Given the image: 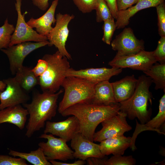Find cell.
I'll list each match as a JSON object with an SVG mask.
<instances>
[{
  "label": "cell",
  "mask_w": 165,
  "mask_h": 165,
  "mask_svg": "<svg viewBox=\"0 0 165 165\" xmlns=\"http://www.w3.org/2000/svg\"><path fill=\"white\" fill-rule=\"evenodd\" d=\"M15 28L13 25L9 23L7 18L5 21L4 24L0 27V50L9 46Z\"/></svg>",
  "instance_id": "obj_27"
},
{
  "label": "cell",
  "mask_w": 165,
  "mask_h": 165,
  "mask_svg": "<svg viewBox=\"0 0 165 165\" xmlns=\"http://www.w3.org/2000/svg\"><path fill=\"white\" fill-rule=\"evenodd\" d=\"M45 126L44 133H50L58 136L67 142L71 141L77 134L80 133L79 121L74 116L61 121L54 122L48 121Z\"/></svg>",
  "instance_id": "obj_14"
},
{
  "label": "cell",
  "mask_w": 165,
  "mask_h": 165,
  "mask_svg": "<svg viewBox=\"0 0 165 165\" xmlns=\"http://www.w3.org/2000/svg\"><path fill=\"white\" fill-rule=\"evenodd\" d=\"M165 0H139L134 6L127 9L119 11L115 22L116 28L120 29L125 28L129 23L131 17L143 9L156 7L159 4L164 2Z\"/></svg>",
  "instance_id": "obj_19"
},
{
  "label": "cell",
  "mask_w": 165,
  "mask_h": 165,
  "mask_svg": "<svg viewBox=\"0 0 165 165\" xmlns=\"http://www.w3.org/2000/svg\"><path fill=\"white\" fill-rule=\"evenodd\" d=\"M71 141V147L74 150V158L86 161L90 157H105L101 151L99 144L86 138L80 133L77 134Z\"/></svg>",
  "instance_id": "obj_16"
},
{
  "label": "cell",
  "mask_w": 165,
  "mask_h": 165,
  "mask_svg": "<svg viewBox=\"0 0 165 165\" xmlns=\"http://www.w3.org/2000/svg\"><path fill=\"white\" fill-rule=\"evenodd\" d=\"M49 161L52 165H83L86 163V161L85 160H81L75 161L72 163L62 162L53 160H50Z\"/></svg>",
  "instance_id": "obj_40"
},
{
  "label": "cell",
  "mask_w": 165,
  "mask_h": 165,
  "mask_svg": "<svg viewBox=\"0 0 165 165\" xmlns=\"http://www.w3.org/2000/svg\"><path fill=\"white\" fill-rule=\"evenodd\" d=\"M98 157H90L86 160L87 164L88 165H105V161L106 159Z\"/></svg>",
  "instance_id": "obj_39"
},
{
  "label": "cell",
  "mask_w": 165,
  "mask_h": 165,
  "mask_svg": "<svg viewBox=\"0 0 165 165\" xmlns=\"http://www.w3.org/2000/svg\"><path fill=\"white\" fill-rule=\"evenodd\" d=\"M114 19L112 17L104 21L102 27L104 34L102 40L109 45L111 44L114 33L116 28Z\"/></svg>",
  "instance_id": "obj_29"
},
{
  "label": "cell",
  "mask_w": 165,
  "mask_h": 165,
  "mask_svg": "<svg viewBox=\"0 0 165 165\" xmlns=\"http://www.w3.org/2000/svg\"><path fill=\"white\" fill-rule=\"evenodd\" d=\"M153 53L157 62L160 64L165 63V36L161 37L157 47Z\"/></svg>",
  "instance_id": "obj_33"
},
{
  "label": "cell",
  "mask_w": 165,
  "mask_h": 165,
  "mask_svg": "<svg viewBox=\"0 0 165 165\" xmlns=\"http://www.w3.org/2000/svg\"><path fill=\"white\" fill-rule=\"evenodd\" d=\"M6 85L5 89L0 91V110L7 107L23 104L30 97L14 77L2 80Z\"/></svg>",
  "instance_id": "obj_13"
},
{
  "label": "cell",
  "mask_w": 165,
  "mask_h": 165,
  "mask_svg": "<svg viewBox=\"0 0 165 165\" xmlns=\"http://www.w3.org/2000/svg\"><path fill=\"white\" fill-rule=\"evenodd\" d=\"M74 17L73 14H63L60 13L57 14L55 25L47 37L49 42L48 46H54L57 50L68 60H72V58L66 48L69 33L68 25Z\"/></svg>",
  "instance_id": "obj_6"
},
{
  "label": "cell",
  "mask_w": 165,
  "mask_h": 165,
  "mask_svg": "<svg viewBox=\"0 0 165 165\" xmlns=\"http://www.w3.org/2000/svg\"><path fill=\"white\" fill-rule=\"evenodd\" d=\"M48 40L39 42H27L9 46L2 51L7 56L11 73L15 75L17 71L23 66L26 57L36 50L49 45Z\"/></svg>",
  "instance_id": "obj_9"
},
{
  "label": "cell",
  "mask_w": 165,
  "mask_h": 165,
  "mask_svg": "<svg viewBox=\"0 0 165 165\" xmlns=\"http://www.w3.org/2000/svg\"><path fill=\"white\" fill-rule=\"evenodd\" d=\"M109 7L112 13V16L116 19L118 14L116 0H104Z\"/></svg>",
  "instance_id": "obj_37"
},
{
  "label": "cell",
  "mask_w": 165,
  "mask_h": 165,
  "mask_svg": "<svg viewBox=\"0 0 165 165\" xmlns=\"http://www.w3.org/2000/svg\"><path fill=\"white\" fill-rule=\"evenodd\" d=\"M122 71L121 68H89L79 70L69 68L66 73V76H72L84 79L95 83L109 80L113 76L117 75Z\"/></svg>",
  "instance_id": "obj_17"
},
{
  "label": "cell",
  "mask_w": 165,
  "mask_h": 165,
  "mask_svg": "<svg viewBox=\"0 0 165 165\" xmlns=\"http://www.w3.org/2000/svg\"><path fill=\"white\" fill-rule=\"evenodd\" d=\"M126 117L119 111L117 114L103 121L101 123L102 128L94 134L93 141L100 142L106 139L123 135L131 130L132 128L128 123Z\"/></svg>",
  "instance_id": "obj_11"
},
{
  "label": "cell",
  "mask_w": 165,
  "mask_h": 165,
  "mask_svg": "<svg viewBox=\"0 0 165 165\" xmlns=\"http://www.w3.org/2000/svg\"><path fill=\"white\" fill-rule=\"evenodd\" d=\"M39 138L46 139V142H40L38 146L41 148L47 159L66 161L73 159V151L69 147L67 141L61 138L55 137L51 134L44 133Z\"/></svg>",
  "instance_id": "obj_8"
},
{
  "label": "cell",
  "mask_w": 165,
  "mask_h": 165,
  "mask_svg": "<svg viewBox=\"0 0 165 165\" xmlns=\"http://www.w3.org/2000/svg\"><path fill=\"white\" fill-rule=\"evenodd\" d=\"M47 62L42 58L38 60L36 65L31 69V70L35 75L38 77L44 74L47 70Z\"/></svg>",
  "instance_id": "obj_35"
},
{
  "label": "cell",
  "mask_w": 165,
  "mask_h": 165,
  "mask_svg": "<svg viewBox=\"0 0 165 165\" xmlns=\"http://www.w3.org/2000/svg\"><path fill=\"white\" fill-rule=\"evenodd\" d=\"M9 154L13 157L22 158L34 165H52L47 159L42 149L39 147L36 150L29 153L10 149Z\"/></svg>",
  "instance_id": "obj_25"
},
{
  "label": "cell",
  "mask_w": 165,
  "mask_h": 165,
  "mask_svg": "<svg viewBox=\"0 0 165 165\" xmlns=\"http://www.w3.org/2000/svg\"><path fill=\"white\" fill-rule=\"evenodd\" d=\"M119 103L109 105H103L90 103H78L64 111L61 114L64 116L72 115L78 119L80 133L92 141L97 126L105 120L118 114Z\"/></svg>",
  "instance_id": "obj_1"
},
{
  "label": "cell",
  "mask_w": 165,
  "mask_h": 165,
  "mask_svg": "<svg viewBox=\"0 0 165 165\" xmlns=\"http://www.w3.org/2000/svg\"><path fill=\"white\" fill-rule=\"evenodd\" d=\"M31 69L23 66L17 71L14 77L23 89L27 92L38 85V77L35 75Z\"/></svg>",
  "instance_id": "obj_24"
},
{
  "label": "cell",
  "mask_w": 165,
  "mask_h": 165,
  "mask_svg": "<svg viewBox=\"0 0 165 165\" xmlns=\"http://www.w3.org/2000/svg\"><path fill=\"white\" fill-rule=\"evenodd\" d=\"M42 59L48 63L47 70L38 77V85L42 91L56 93L61 86L66 78V73L70 68L68 60L58 50L53 54H46Z\"/></svg>",
  "instance_id": "obj_5"
},
{
  "label": "cell",
  "mask_w": 165,
  "mask_h": 165,
  "mask_svg": "<svg viewBox=\"0 0 165 165\" xmlns=\"http://www.w3.org/2000/svg\"><path fill=\"white\" fill-rule=\"evenodd\" d=\"M90 103L103 105L119 103L115 99L112 83L109 80H105L96 83L94 96Z\"/></svg>",
  "instance_id": "obj_23"
},
{
  "label": "cell",
  "mask_w": 165,
  "mask_h": 165,
  "mask_svg": "<svg viewBox=\"0 0 165 165\" xmlns=\"http://www.w3.org/2000/svg\"><path fill=\"white\" fill-rule=\"evenodd\" d=\"M158 16V33L160 37L165 36V3L163 2L156 7Z\"/></svg>",
  "instance_id": "obj_31"
},
{
  "label": "cell",
  "mask_w": 165,
  "mask_h": 165,
  "mask_svg": "<svg viewBox=\"0 0 165 165\" xmlns=\"http://www.w3.org/2000/svg\"><path fill=\"white\" fill-rule=\"evenodd\" d=\"M136 163V160L131 155H113L109 159H106L105 165H134Z\"/></svg>",
  "instance_id": "obj_30"
},
{
  "label": "cell",
  "mask_w": 165,
  "mask_h": 165,
  "mask_svg": "<svg viewBox=\"0 0 165 165\" xmlns=\"http://www.w3.org/2000/svg\"><path fill=\"white\" fill-rule=\"evenodd\" d=\"M148 70L143 72L146 76L149 77L152 82L155 85L156 90H165V63H155Z\"/></svg>",
  "instance_id": "obj_26"
},
{
  "label": "cell",
  "mask_w": 165,
  "mask_h": 165,
  "mask_svg": "<svg viewBox=\"0 0 165 165\" xmlns=\"http://www.w3.org/2000/svg\"><path fill=\"white\" fill-rule=\"evenodd\" d=\"M159 111L157 115L152 119L146 123L141 124L136 120L135 130L131 138L130 147L133 151L137 149L135 145L136 139L138 135L141 132L146 130L156 131L161 134L165 135V94L159 100Z\"/></svg>",
  "instance_id": "obj_15"
},
{
  "label": "cell",
  "mask_w": 165,
  "mask_h": 165,
  "mask_svg": "<svg viewBox=\"0 0 165 165\" xmlns=\"http://www.w3.org/2000/svg\"><path fill=\"white\" fill-rule=\"evenodd\" d=\"M139 0H116L119 11L126 10L136 4Z\"/></svg>",
  "instance_id": "obj_36"
},
{
  "label": "cell",
  "mask_w": 165,
  "mask_h": 165,
  "mask_svg": "<svg viewBox=\"0 0 165 165\" xmlns=\"http://www.w3.org/2000/svg\"><path fill=\"white\" fill-rule=\"evenodd\" d=\"M131 137L124 135L106 139L99 144L102 153L105 155H122L131 145Z\"/></svg>",
  "instance_id": "obj_20"
},
{
  "label": "cell",
  "mask_w": 165,
  "mask_h": 165,
  "mask_svg": "<svg viewBox=\"0 0 165 165\" xmlns=\"http://www.w3.org/2000/svg\"><path fill=\"white\" fill-rule=\"evenodd\" d=\"M98 0H73L79 10L83 13L91 12L95 10Z\"/></svg>",
  "instance_id": "obj_32"
},
{
  "label": "cell",
  "mask_w": 165,
  "mask_h": 165,
  "mask_svg": "<svg viewBox=\"0 0 165 165\" xmlns=\"http://www.w3.org/2000/svg\"><path fill=\"white\" fill-rule=\"evenodd\" d=\"M96 20L100 23L110 19L112 16L111 11L104 0H98L96 7Z\"/></svg>",
  "instance_id": "obj_28"
},
{
  "label": "cell",
  "mask_w": 165,
  "mask_h": 165,
  "mask_svg": "<svg viewBox=\"0 0 165 165\" xmlns=\"http://www.w3.org/2000/svg\"><path fill=\"white\" fill-rule=\"evenodd\" d=\"M24 159L11 156L0 155V165H28Z\"/></svg>",
  "instance_id": "obj_34"
},
{
  "label": "cell",
  "mask_w": 165,
  "mask_h": 165,
  "mask_svg": "<svg viewBox=\"0 0 165 165\" xmlns=\"http://www.w3.org/2000/svg\"><path fill=\"white\" fill-rule=\"evenodd\" d=\"M21 2V0H16L15 4L17 14V19L9 46L25 42H39L48 40L47 37L39 34L26 22L24 17L26 12L22 14Z\"/></svg>",
  "instance_id": "obj_10"
},
{
  "label": "cell",
  "mask_w": 165,
  "mask_h": 165,
  "mask_svg": "<svg viewBox=\"0 0 165 165\" xmlns=\"http://www.w3.org/2000/svg\"><path fill=\"white\" fill-rule=\"evenodd\" d=\"M33 4L42 11L46 10L49 6V0H31Z\"/></svg>",
  "instance_id": "obj_38"
},
{
  "label": "cell",
  "mask_w": 165,
  "mask_h": 165,
  "mask_svg": "<svg viewBox=\"0 0 165 165\" xmlns=\"http://www.w3.org/2000/svg\"><path fill=\"white\" fill-rule=\"evenodd\" d=\"M157 61L153 51L142 50L138 53L127 56L116 55L108 64L112 67L129 68L143 72L148 70Z\"/></svg>",
  "instance_id": "obj_7"
},
{
  "label": "cell",
  "mask_w": 165,
  "mask_h": 165,
  "mask_svg": "<svg viewBox=\"0 0 165 165\" xmlns=\"http://www.w3.org/2000/svg\"><path fill=\"white\" fill-rule=\"evenodd\" d=\"M112 49L117 51L116 55L123 56L137 53L144 50V42L138 39L130 28H125L111 42Z\"/></svg>",
  "instance_id": "obj_12"
},
{
  "label": "cell",
  "mask_w": 165,
  "mask_h": 165,
  "mask_svg": "<svg viewBox=\"0 0 165 165\" xmlns=\"http://www.w3.org/2000/svg\"><path fill=\"white\" fill-rule=\"evenodd\" d=\"M6 85L3 80H0V91L4 90L6 87Z\"/></svg>",
  "instance_id": "obj_41"
},
{
  "label": "cell",
  "mask_w": 165,
  "mask_h": 165,
  "mask_svg": "<svg viewBox=\"0 0 165 165\" xmlns=\"http://www.w3.org/2000/svg\"><path fill=\"white\" fill-rule=\"evenodd\" d=\"M59 0L53 1L47 11L40 17L35 19L31 18L27 23L31 27L35 28L40 35L47 37L51 31L52 24L56 22L55 14Z\"/></svg>",
  "instance_id": "obj_18"
},
{
  "label": "cell",
  "mask_w": 165,
  "mask_h": 165,
  "mask_svg": "<svg viewBox=\"0 0 165 165\" xmlns=\"http://www.w3.org/2000/svg\"><path fill=\"white\" fill-rule=\"evenodd\" d=\"M63 91L61 89L55 93L47 91L36 93L33 95L30 103L23 104L29 115L26 126V137L31 138L35 132L44 127L46 121L55 116L57 100Z\"/></svg>",
  "instance_id": "obj_2"
},
{
  "label": "cell",
  "mask_w": 165,
  "mask_h": 165,
  "mask_svg": "<svg viewBox=\"0 0 165 165\" xmlns=\"http://www.w3.org/2000/svg\"><path fill=\"white\" fill-rule=\"evenodd\" d=\"M96 84L80 78L66 77L61 85L64 92L59 104V113L61 114L66 108L77 104L90 103L94 96Z\"/></svg>",
  "instance_id": "obj_4"
},
{
  "label": "cell",
  "mask_w": 165,
  "mask_h": 165,
  "mask_svg": "<svg viewBox=\"0 0 165 165\" xmlns=\"http://www.w3.org/2000/svg\"><path fill=\"white\" fill-rule=\"evenodd\" d=\"M149 77L141 75L138 79L135 91L127 100L119 103V111L124 113L129 119L137 118L141 124H144L151 119L152 96L149 90L152 83Z\"/></svg>",
  "instance_id": "obj_3"
},
{
  "label": "cell",
  "mask_w": 165,
  "mask_h": 165,
  "mask_svg": "<svg viewBox=\"0 0 165 165\" xmlns=\"http://www.w3.org/2000/svg\"><path fill=\"white\" fill-rule=\"evenodd\" d=\"M28 115L27 110L21 105L7 107L0 110V124H12L22 130L25 127Z\"/></svg>",
  "instance_id": "obj_21"
},
{
  "label": "cell",
  "mask_w": 165,
  "mask_h": 165,
  "mask_svg": "<svg viewBox=\"0 0 165 165\" xmlns=\"http://www.w3.org/2000/svg\"><path fill=\"white\" fill-rule=\"evenodd\" d=\"M137 81L138 79L134 75H132L112 83L115 98L117 103L124 101L133 95Z\"/></svg>",
  "instance_id": "obj_22"
}]
</instances>
